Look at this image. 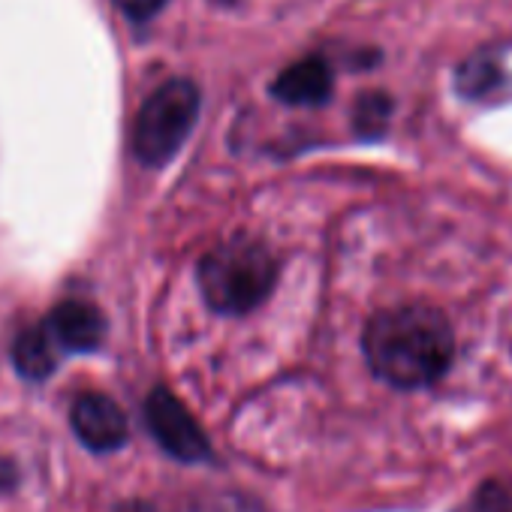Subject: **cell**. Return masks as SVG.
I'll return each instance as SVG.
<instances>
[{
	"instance_id": "obj_14",
	"label": "cell",
	"mask_w": 512,
	"mask_h": 512,
	"mask_svg": "<svg viewBox=\"0 0 512 512\" xmlns=\"http://www.w3.org/2000/svg\"><path fill=\"white\" fill-rule=\"evenodd\" d=\"M121 512H154L151 506H124Z\"/></svg>"
},
{
	"instance_id": "obj_4",
	"label": "cell",
	"mask_w": 512,
	"mask_h": 512,
	"mask_svg": "<svg viewBox=\"0 0 512 512\" xmlns=\"http://www.w3.org/2000/svg\"><path fill=\"white\" fill-rule=\"evenodd\" d=\"M145 419H148V428L157 437V443L178 461L196 464V461L208 458L211 446H208L205 431L199 428V422L190 416V410L172 392L154 389L145 401Z\"/></svg>"
},
{
	"instance_id": "obj_8",
	"label": "cell",
	"mask_w": 512,
	"mask_h": 512,
	"mask_svg": "<svg viewBox=\"0 0 512 512\" xmlns=\"http://www.w3.org/2000/svg\"><path fill=\"white\" fill-rule=\"evenodd\" d=\"M55 341L46 332V326H31L25 332H19L16 344H13V362L19 368V374L31 377V380H43L55 371Z\"/></svg>"
},
{
	"instance_id": "obj_7",
	"label": "cell",
	"mask_w": 512,
	"mask_h": 512,
	"mask_svg": "<svg viewBox=\"0 0 512 512\" xmlns=\"http://www.w3.org/2000/svg\"><path fill=\"white\" fill-rule=\"evenodd\" d=\"M272 94L287 106H323L332 97V67L323 58H302L275 79Z\"/></svg>"
},
{
	"instance_id": "obj_12",
	"label": "cell",
	"mask_w": 512,
	"mask_h": 512,
	"mask_svg": "<svg viewBox=\"0 0 512 512\" xmlns=\"http://www.w3.org/2000/svg\"><path fill=\"white\" fill-rule=\"evenodd\" d=\"M479 512H512V494L506 488H485L479 494Z\"/></svg>"
},
{
	"instance_id": "obj_9",
	"label": "cell",
	"mask_w": 512,
	"mask_h": 512,
	"mask_svg": "<svg viewBox=\"0 0 512 512\" xmlns=\"http://www.w3.org/2000/svg\"><path fill=\"white\" fill-rule=\"evenodd\" d=\"M500 85V67L494 61H467L458 70V91L464 97H482Z\"/></svg>"
},
{
	"instance_id": "obj_3",
	"label": "cell",
	"mask_w": 512,
	"mask_h": 512,
	"mask_svg": "<svg viewBox=\"0 0 512 512\" xmlns=\"http://www.w3.org/2000/svg\"><path fill=\"white\" fill-rule=\"evenodd\" d=\"M199 115V88L190 79L160 85L139 109L133 127V151L145 166L169 163L187 142Z\"/></svg>"
},
{
	"instance_id": "obj_1",
	"label": "cell",
	"mask_w": 512,
	"mask_h": 512,
	"mask_svg": "<svg viewBox=\"0 0 512 512\" xmlns=\"http://www.w3.org/2000/svg\"><path fill=\"white\" fill-rule=\"evenodd\" d=\"M371 371L395 389H422L437 383L455 356V338L446 317L431 305H398L380 311L362 338Z\"/></svg>"
},
{
	"instance_id": "obj_2",
	"label": "cell",
	"mask_w": 512,
	"mask_h": 512,
	"mask_svg": "<svg viewBox=\"0 0 512 512\" xmlns=\"http://www.w3.org/2000/svg\"><path fill=\"white\" fill-rule=\"evenodd\" d=\"M278 278L275 256L250 238L217 244L199 266L205 302L220 314H247L263 305Z\"/></svg>"
},
{
	"instance_id": "obj_13",
	"label": "cell",
	"mask_w": 512,
	"mask_h": 512,
	"mask_svg": "<svg viewBox=\"0 0 512 512\" xmlns=\"http://www.w3.org/2000/svg\"><path fill=\"white\" fill-rule=\"evenodd\" d=\"M13 485H16V467L7 458H0V491H7Z\"/></svg>"
},
{
	"instance_id": "obj_10",
	"label": "cell",
	"mask_w": 512,
	"mask_h": 512,
	"mask_svg": "<svg viewBox=\"0 0 512 512\" xmlns=\"http://www.w3.org/2000/svg\"><path fill=\"white\" fill-rule=\"evenodd\" d=\"M389 100L386 97H380V94H374V97H365L362 103H359V112H356V124H359V130L362 133H368V136H374V133H380L383 130V124H386V118H389Z\"/></svg>"
},
{
	"instance_id": "obj_11",
	"label": "cell",
	"mask_w": 512,
	"mask_h": 512,
	"mask_svg": "<svg viewBox=\"0 0 512 512\" xmlns=\"http://www.w3.org/2000/svg\"><path fill=\"white\" fill-rule=\"evenodd\" d=\"M112 4H115L130 22H151V19L166 7V0H112Z\"/></svg>"
},
{
	"instance_id": "obj_5",
	"label": "cell",
	"mask_w": 512,
	"mask_h": 512,
	"mask_svg": "<svg viewBox=\"0 0 512 512\" xmlns=\"http://www.w3.org/2000/svg\"><path fill=\"white\" fill-rule=\"evenodd\" d=\"M70 425H73L76 437L94 452H115L127 443L124 410L112 398L97 395V392H88L73 404Z\"/></svg>"
},
{
	"instance_id": "obj_6",
	"label": "cell",
	"mask_w": 512,
	"mask_h": 512,
	"mask_svg": "<svg viewBox=\"0 0 512 512\" xmlns=\"http://www.w3.org/2000/svg\"><path fill=\"white\" fill-rule=\"evenodd\" d=\"M46 332L52 335L55 347L61 350H76V353H88L97 350L106 338V320L103 314L79 299L61 302L46 323Z\"/></svg>"
}]
</instances>
